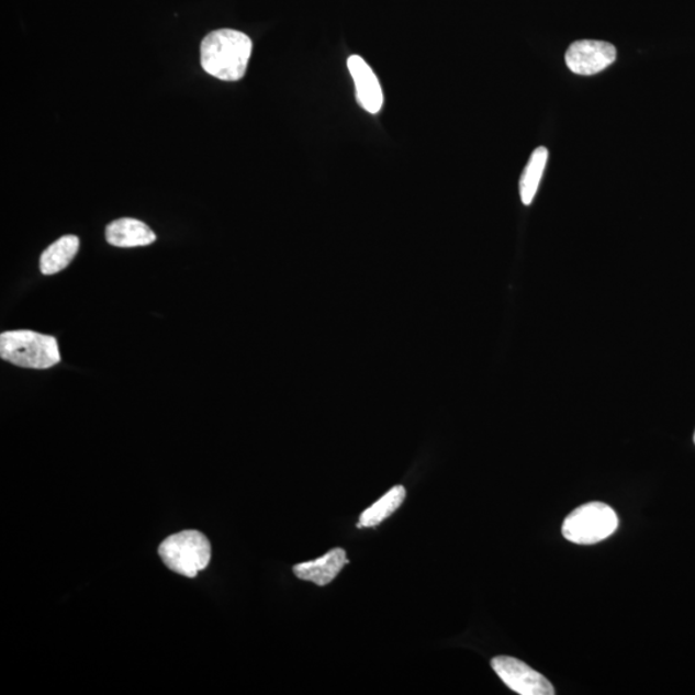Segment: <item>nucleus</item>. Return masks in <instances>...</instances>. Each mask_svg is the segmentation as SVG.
<instances>
[{
    "label": "nucleus",
    "mask_w": 695,
    "mask_h": 695,
    "mask_svg": "<svg viewBox=\"0 0 695 695\" xmlns=\"http://www.w3.org/2000/svg\"><path fill=\"white\" fill-rule=\"evenodd\" d=\"M348 69L356 85L358 102L370 114H378L383 108L384 97L375 72L360 56L349 57Z\"/></svg>",
    "instance_id": "obj_7"
},
{
    "label": "nucleus",
    "mask_w": 695,
    "mask_h": 695,
    "mask_svg": "<svg viewBox=\"0 0 695 695\" xmlns=\"http://www.w3.org/2000/svg\"><path fill=\"white\" fill-rule=\"evenodd\" d=\"M406 498V490L402 485H395L390 492H386L383 497L377 501L375 504L365 511L361 515L358 527L370 528L377 527L380 523L390 518L391 515L399 511L403 501Z\"/></svg>",
    "instance_id": "obj_12"
},
{
    "label": "nucleus",
    "mask_w": 695,
    "mask_h": 695,
    "mask_svg": "<svg viewBox=\"0 0 695 695\" xmlns=\"http://www.w3.org/2000/svg\"><path fill=\"white\" fill-rule=\"evenodd\" d=\"M694 442H695V435H694Z\"/></svg>",
    "instance_id": "obj_13"
},
{
    "label": "nucleus",
    "mask_w": 695,
    "mask_h": 695,
    "mask_svg": "<svg viewBox=\"0 0 695 695\" xmlns=\"http://www.w3.org/2000/svg\"><path fill=\"white\" fill-rule=\"evenodd\" d=\"M549 152L547 147H538L535 149L528 160L527 167L520 177L519 191L522 203L525 205L533 204L536 197L538 186H540L545 168H547Z\"/></svg>",
    "instance_id": "obj_11"
},
{
    "label": "nucleus",
    "mask_w": 695,
    "mask_h": 695,
    "mask_svg": "<svg viewBox=\"0 0 695 695\" xmlns=\"http://www.w3.org/2000/svg\"><path fill=\"white\" fill-rule=\"evenodd\" d=\"M251 51L248 35L232 29L215 30L201 43V66L216 79L237 81L244 78Z\"/></svg>",
    "instance_id": "obj_1"
},
{
    "label": "nucleus",
    "mask_w": 695,
    "mask_h": 695,
    "mask_svg": "<svg viewBox=\"0 0 695 695\" xmlns=\"http://www.w3.org/2000/svg\"><path fill=\"white\" fill-rule=\"evenodd\" d=\"M159 556L170 571L192 579L211 563L212 547L198 530H183L162 541Z\"/></svg>",
    "instance_id": "obj_3"
},
{
    "label": "nucleus",
    "mask_w": 695,
    "mask_h": 695,
    "mask_svg": "<svg viewBox=\"0 0 695 695\" xmlns=\"http://www.w3.org/2000/svg\"><path fill=\"white\" fill-rule=\"evenodd\" d=\"M617 51L613 44L601 41H580L571 44L565 54V64L574 74L595 75L616 61Z\"/></svg>",
    "instance_id": "obj_6"
},
{
    "label": "nucleus",
    "mask_w": 695,
    "mask_h": 695,
    "mask_svg": "<svg viewBox=\"0 0 695 695\" xmlns=\"http://www.w3.org/2000/svg\"><path fill=\"white\" fill-rule=\"evenodd\" d=\"M492 669L507 687L520 695H554L549 680L513 657L501 655L492 660Z\"/></svg>",
    "instance_id": "obj_5"
},
{
    "label": "nucleus",
    "mask_w": 695,
    "mask_h": 695,
    "mask_svg": "<svg viewBox=\"0 0 695 695\" xmlns=\"http://www.w3.org/2000/svg\"><path fill=\"white\" fill-rule=\"evenodd\" d=\"M0 357L20 368L34 370L51 369L61 362L57 339L32 330L0 335Z\"/></svg>",
    "instance_id": "obj_2"
},
{
    "label": "nucleus",
    "mask_w": 695,
    "mask_h": 695,
    "mask_svg": "<svg viewBox=\"0 0 695 695\" xmlns=\"http://www.w3.org/2000/svg\"><path fill=\"white\" fill-rule=\"evenodd\" d=\"M107 242L116 248H137L156 242L154 231L144 222L122 218L111 222L107 227Z\"/></svg>",
    "instance_id": "obj_9"
},
{
    "label": "nucleus",
    "mask_w": 695,
    "mask_h": 695,
    "mask_svg": "<svg viewBox=\"0 0 695 695\" xmlns=\"http://www.w3.org/2000/svg\"><path fill=\"white\" fill-rule=\"evenodd\" d=\"M617 528L618 517L609 505L588 503L568 515L562 533L573 543L594 545L615 534Z\"/></svg>",
    "instance_id": "obj_4"
},
{
    "label": "nucleus",
    "mask_w": 695,
    "mask_h": 695,
    "mask_svg": "<svg viewBox=\"0 0 695 695\" xmlns=\"http://www.w3.org/2000/svg\"><path fill=\"white\" fill-rule=\"evenodd\" d=\"M79 237L66 235L43 251L40 267L44 276L56 274L64 271L71 264L79 251Z\"/></svg>",
    "instance_id": "obj_10"
},
{
    "label": "nucleus",
    "mask_w": 695,
    "mask_h": 695,
    "mask_svg": "<svg viewBox=\"0 0 695 695\" xmlns=\"http://www.w3.org/2000/svg\"><path fill=\"white\" fill-rule=\"evenodd\" d=\"M346 550L336 548L327 552L324 557L296 564L293 571L299 580L311 581L318 586H326L336 579L344 565L348 564Z\"/></svg>",
    "instance_id": "obj_8"
}]
</instances>
